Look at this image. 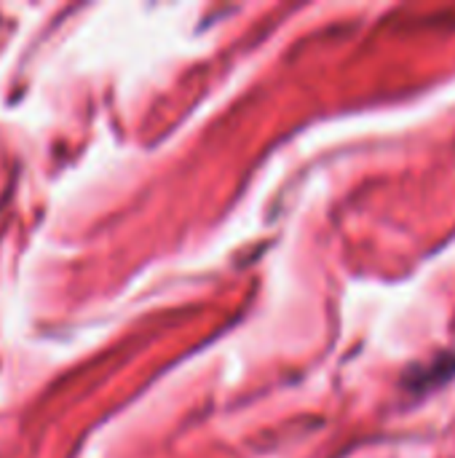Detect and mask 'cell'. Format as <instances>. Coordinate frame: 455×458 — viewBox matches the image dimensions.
I'll return each mask as SVG.
<instances>
[{"label":"cell","mask_w":455,"mask_h":458,"mask_svg":"<svg viewBox=\"0 0 455 458\" xmlns=\"http://www.w3.org/2000/svg\"><path fill=\"white\" fill-rule=\"evenodd\" d=\"M455 378V354L453 352H445L429 362H421L416 368H410L402 378V389L410 392L416 400L418 397H426L429 392L445 386L448 381Z\"/></svg>","instance_id":"1"}]
</instances>
